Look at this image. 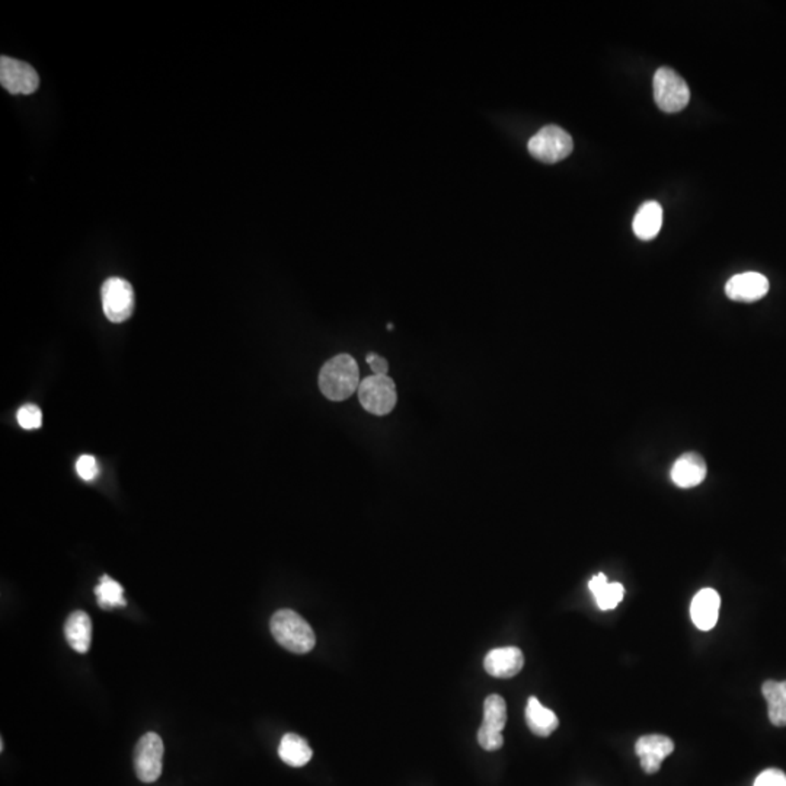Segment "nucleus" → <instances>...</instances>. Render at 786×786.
I'll return each instance as SVG.
<instances>
[{
    "label": "nucleus",
    "instance_id": "f257e3e1",
    "mask_svg": "<svg viewBox=\"0 0 786 786\" xmlns=\"http://www.w3.org/2000/svg\"><path fill=\"white\" fill-rule=\"evenodd\" d=\"M360 383L357 362L350 355L329 358L320 372V389L329 401H346L357 392Z\"/></svg>",
    "mask_w": 786,
    "mask_h": 786
},
{
    "label": "nucleus",
    "instance_id": "f03ea898",
    "mask_svg": "<svg viewBox=\"0 0 786 786\" xmlns=\"http://www.w3.org/2000/svg\"><path fill=\"white\" fill-rule=\"evenodd\" d=\"M271 634L277 643L295 654H306L316 644L315 632L306 620L290 609L276 611L271 622Z\"/></svg>",
    "mask_w": 786,
    "mask_h": 786
},
{
    "label": "nucleus",
    "instance_id": "7ed1b4c3",
    "mask_svg": "<svg viewBox=\"0 0 786 786\" xmlns=\"http://www.w3.org/2000/svg\"><path fill=\"white\" fill-rule=\"evenodd\" d=\"M357 393L363 408L378 417L388 415L397 406V385L388 374H372L363 379Z\"/></svg>",
    "mask_w": 786,
    "mask_h": 786
},
{
    "label": "nucleus",
    "instance_id": "20e7f679",
    "mask_svg": "<svg viewBox=\"0 0 786 786\" xmlns=\"http://www.w3.org/2000/svg\"><path fill=\"white\" fill-rule=\"evenodd\" d=\"M527 149L534 159L543 164H557L571 155L574 141L564 129L558 125H546L530 139Z\"/></svg>",
    "mask_w": 786,
    "mask_h": 786
},
{
    "label": "nucleus",
    "instance_id": "39448f33",
    "mask_svg": "<svg viewBox=\"0 0 786 786\" xmlns=\"http://www.w3.org/2000/svg\"><path fill=\"white\" fill-rule=\"evenodd\" d=\"M654 99L664 113H680L689 104V86L678 72L660 67L654 74Z\"/></svg>",
    "mask_w": 786,
    "mask_h": 786
},
{
    "label": "nucleus",
    "instance_id": "423d86ee",
    "mask_svg": "<svg viewBox=\"0 0 786 786\" xmlns=\"http://www.w3.org/2000/svg\"><path fill=\"white\" fill-rule=\"evenodd\" d=\"M164 741L156 732H146L134 748L132 763L137 778L141 782H156L164 766Z\"/></svg>",
    "mask_w": 786,
    "mask_h": 786
},
{
    "label": "nucleus",
    "instance_id": "0eeeda50",
    "mask_svg": "<svg viewBox=\"0 0 786 786\" xmlns=\"http://www.w3.org/2000/svg\"><path fill=\"white\" fill-rule=\"evenodd\" d=\"M101 295L102 309L111 322H124L132 315L134 292L129 281L121 277H111L102 286Z\"/></svg>",
    "mask_w": 786,
    "mask_h": 786
},
{
    "label": "nucleus",
    "instance_id": "6e6552de",
    "mask_svg": "<svg viewBox=\"0 0 786 786\" xmlns=\"http://www.w3.org/2000/svg\"><path fill=\"white\" fill-rule=\"evenodd\" d=\"M0 83L9 94L30 95L38 90L39 78L31 64L2 56Z\"/></svg>",
    "mask_w": 786,
    "mask_h": 786
},
{
    "label": "nucleus",
    "instance_id": "1a4fd4ad",
    "mask_svg": "<svg viewBox=\"0 0 786 786\" xmlns=\"http://www.w3.org/2000/svg\"><path fill=\"white\" fill-rule=\"evenodd\" d=\"M674 751V741L670 737L660 734L644 736L635 744V753L641 760L644 772L648 774L657 773L662 763Z\"/></svg>",
    "mask_w": 786,
    "mask_h": 786
},
{
    "label": "nucleus",
    "instance_id": "9d476101",
    "mask_svg": "<svg viewBox=\"0 0 786 786\" xmlns=\"http://www.w3.org/2000/svg\"><path fill=\"white\" fill-rule=\"evenodd\" d=\"M769 292V280L760 273H741L731 277L725 285L728 299L741 303H753Z\"/></svg>",
    "mask_w": 786,
    "mask_h": 786
},
{
    "label": "nucleus",
    "instance_id": "9b49d317",
    "mask_svg": "<svg viewBox=\"0 0 786 786\" xmlns=\"http://www.w3.org/2000/svg\"><path fill=\"white\" fill-rule=\"evenodd\" d=\"M525 655L516 646H504L490 651L483 660V667L492 678L510 679L522 671Z\"/></svg>",
    "mask_w": 786,
    "mask_h": 786
},
{
    "label": "nucleus",
    "instance_id": "f8f14e48",
    "mask_svg": "<svg viewBox=\"0 0 786 786\" xmlns=\"http://www.w3.org/2000/svg\"><path fill=\"white\" fill-rule=\"evenodd\" d=\"M708 474L706 462L701 455L695 452H688L681 455L673 467H671V481H673L679 488L689 490V488L697 487L704 483Z\"/></svg>",
    "mask_w": 786,
    "mask_h": 786
},
{
    "label": "nucleus",
    "instance_id": "ddd939ff",
    "mask_svg": "<svg viewBox=\"0 0 786 786\" xmlns=\"http://www.w3.org/2000/svg\"><path fill=\"white\" fill-rule=\"evenodd\" d=\"M721 597L713 588H704L693 597L690 616L697 629L711 631L718 622Z\"/></svg>",
    "mask_w": 786,
    "mask_h": 786
},
{
    "label": "nucleus",
    "instance_id": "4468645a",
    "mask_svg": "<svg viewBox=\"0 0 786 786\" xmlns=\"http://www.w3.org/2000/svg\"><path fill=\"white\" fill-rule=\"evenodd\" d=\"M64 635L74 651L81 654L88 653L92 639V622L90 616L82 611H73L64 623Z\"/></svg>",
    "mask_w": 786,
    "mask_h": 786
},
{
    "label": "nucleus",
    "instance_id": "2eb2a0df",
    "mask_svg": "<svg viewBox=\"0 0 786 786\" xmlns=\"http://www.w3.org/2000/svg\"><path fill=\"white\" fill-rule=\"evenodd\" d=\"M662 226V207L657 201H646L635 215L634 232L641 241L654 239Z\"/></svg>",
    "mask_w": 786,
    "mask_h": 786
},
{
    "label": "nucleus",
    "instance_id": "dca6fc26",
    "mask_svg": "<svg viewBox=\"0 0 786 786\" xmlns=\"http://www.w3.org/2000/svg\"><path fill=\"white\" fill-rule=\"evenodd\" d=\"M525 722L534 736L549 737L560 725L558 716L545 708L536 697H529L525 706Z\"/></svg>",
    "mask_w": 786,
    "mask_h": 786
},
{
    "label": "nucleus",
    "instance_id": "f3484780",
    "mask_svg": "<svg viewBox=\"0 0 786 786\" xmlns=\"http://www.w3.org/2000/svg\"><path fill=\"white\" fill-rule=\"evenodd\" d=\"M769 720L774 727H786V681L767 680L762 686Z\"/></svg>",
    "mask_w": 786,
    "mask_h": 786
},
{
    "label": "nucleus",
    "instance_id": "a211bd4d",
    "mask_svg": "<svg viewBox=\"0 0 786 786\" xmlns=\"http://www.w3.org/2000/svg\"><path fill=\"white\" fill-rule=\"evenodd\" d=\"M312 755H313V751H312L308 741L297 734L288 732L281 739L280 746H278V756L288 766H304L311 762Z\"/></svg>",
    "mask_w": 786,
    "mask_h": 786
},
{
    "label": "nucleus",
    "instance_id": "6ab92c4d",
    "mask_svg": "<svg viewBox=\"0 0 786 786\" xmlns=\"http://www.w3.org/2000/svg\"><path fill=\"white\" fill-rule=\"evenodd\" d=\"M588 588L593 593V596L596 599L597 606L602 611H611L622 602L625 596V588L619 583H608V577L604 574L593 577Z\"/></svg>",
    "mask_w": 786,
    "mask_h": 786
},
{
    "label": "nucleus",
    "instance_id": "aec40b11",
    "mask_svg": "<svg viewBox=\"0 0 786 786\" xmlns=\"http://www.w3.org/2000/svg\"><path fill=\"white\" fill-rule=\"evenodd\" d=\"M98 604L104 611L115 608H125L124 588L111 577L104 576L95 587Z\"/></svg>",
    "mask_w": 786,
    "mask_h": 786
},
{
    "label": "nucleus",
    "instance_id": "412c9836",
    "mask_svg": "<svg viewBox=\"0 0 786 786\" xmlns=\"http://www.w3.org/2000/svg\"><path fill=\"white\" fill-rule=\"evenodd\" d=\"M507 722V705L500 695H490L483 702V727L501 732Z\"/></svg>",
    "mask_w": 786,
    "mask_h": 786
},
{
    "label": "nucleus",
    "instance_id": "4be33fe9",
    "mask_svg": "<svg viewBox=\"0 0 786 786\" xmlns=\"http://www.w3.org/2000/svg\"><path fill=\"white\" fill-rule=\"evenodd\" d=\"M16 420L24 430H37L43 424V414L38 406L27 404L18 409Z\"/></svg>",
    "mask_w": 786,
    "mask_h": 786
},
{
    "label": "nucleus",
    "instance_id": "5701e85b",
    "mask_svg": "<svg viewBox=\"0 0 786 786\" xmlns=\"http://www.w3.org/2000/svg\"><path fill=\"white\" fill-rule=\"evenodd\" d=\"M478 743L483 750L495 751L502 748L504 739H502L501 732L481 725L478 731Z\"/></svg>",
    "mask_w": 786,
    "mask_h": 786
},
{
    "label": "nucleus",
    "instance_id": "b1692460",
    "mask_svg": "<svg viewBox=\"0 0 786 786\" xmlns=\"http://www.w3.org/2000/svg\"><path fill=\"white\" fill-rule=\"evenodd\" d=\"M76 472L83 481H94L99 474L97 459L90 455L81 456L76 462Z\"/></svg>",
    "mask_w": 786,
    "mask_h": 786
},
{
    "label": "nucleus",
    "instance_id": "393cba45",
    "mask_svg": "<svg viewBox=\"0 0 786 786\" xmlns=\"http://www.w3.org/2000/svg\"><path fill=\"white\" fill-rule=\"evenodd\" d=\"M755 786H786V774L779 769H766L757 776Z\"/></svg>",
    "mask_w": 786,
    "mask_h": 786
},
{
    "label": "nucleus",
    "instance_id": "a878e982",
    "mask_svg": "<svg viewBox=\"0 0 786 786\" xmlns=\"http://www.w3.org/2000/svg\"><path fill=\"white\" fill-rule=\"evenodd\" d=\"M366 362L370 369L373 370V374H388V372H389V363H388V360L380 357V355H374V353L367 355Z\"/></svg>",
    "mask_w": 786,
    "mask_h": 786
}]
</instances>
